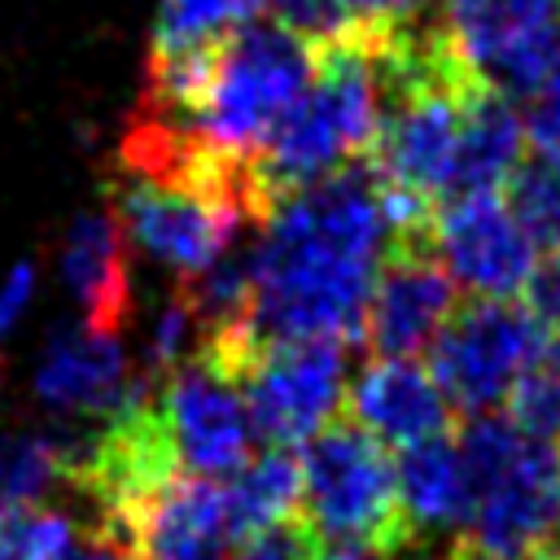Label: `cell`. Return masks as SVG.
I'll return each mask as SVG.
<instances>
[{"label": "cell", "instance_id": "1", "mask_svg": "<svg viewBox=\"0 0 560 560\" xmlns=\"http://www.w3.org/2000/svg\"><path fill=\"white\" fill-rule=\"evenodd\" d=\"M394 236L381 179L363 158L284 192L254 236L245 311L254 350L298 337L363 341L368 293Z\"/></svg>", "mask_w": 560, "mask_h": 560}, {"label": "cell", "instance_id": "2", "mask_svg": "<svg viewBox=\"0 0 560 560\" xmlns=\"http://www.w3.org/2000/svg\"><path fill=\"white\" fill-rule=\"evenodd\" d=\"M381 114H385V83H381L376 39L359 35L319 48L311 83L280 114L267 140L249 153V179L262 219L284 192L368 158Z\"/></svg>", "mask_w": 560, "mask_h": 560}, {"label": "cell", "instance_id": "3", "mask_svg": "<svg viewBox=\"0 0 560 560\" xmlns=\"http://www.w3.org/2000/svg\"><path fill=\"white\" fill-rule=\"evenodd\" d=\"M472 508L459 542L486 556H525L560 542V451L512 416L477 411L455 433Z\"/></svg>", "mask_w": 560, "mask_h": 560}, {"label": "cell", "instance_id": "4", "mask_svg": "<svg viewBox=\"0 0 560 560\" xmlns=\"http://www.w3.org/2000/svg\"><path fill=\"white\" fill-rule=\"evenodd\" d=\"M315 57L319 48L276 26L271 18L241 22L236 31L219 35L210 83L188 127L206 144L232 158H249L267 140V131L280 122V114L311 83Z\"/></svg>", "mask_w": 560, "mask_h": 560}, {"label": "cell", "instance_id": "5", "mask_svg": "<svg viewBox=\"0 0 560 560\" xmlns=\"http://www.w3.org/2000/svg\"><path fill=\"white\" fill-rule=\"evenodd\" d=\"M298 459L302 521L319 534V542H359L389 556L416 538L398 508L389 446L350 416H332L311 442H302Z\"/></svg>", "mask_w": 560, "mask_h": 560}, {"label": "cell", "instance_id": "6", "mask_svg": "<svg viewBox=\"0 0 560 560\" xmlns=\"http://www.w3.org/2000/svg\"><path fill=\"white\" fill-rule=\"evenodd\" d=\"M114 219L131 245L153 254L158 262L192 276L210 267L245 228H258L254 206L228 188H201L179 179H149L118 171L109 184Z\"/></svg>", "mask_w": 560, "mask_h": 560}, {"label": "cell", "instance_id": "7", "mask_svg": "<svg viewBox=\"0 0 560 560\" xmlns=\"http://www.w3.org/2000/svg\"><path fill=\"white\" fill-rule=\"evenodd\" d=\"M542 324L525 302L512 298H472L455 302L451 319L429 341V372L446 389L455 411H494L521 372L542 350Z\"/></svg>", "mask_w": 560, "mask_h": 560}, {"label": "cell", "instance_id": "8", "mask_svg": "<svg viewBox=\"0 0 560 560\" xmlns=\"http://www.w3.org/2000/svg\"><path fill=\"white\" fill-rule=\"evenodd\" d=\"M438 35L464 79L521 101L560 52V0H442Z\"/></svg>", "mask_w": 560, "mask_h": 560}, {"label": "cell", "instance_id": "9", "mask_svg": "<svg viewBox=\"0 0 560 560\" xmlns=\"http://www.w3.org/2000/svg\"><path fill=\"white\" fill-rule=\"evenodd\" d=\"M346 341L298 337L258 346L241 368V394L254 438L298 451L346 407Z\"/></svg>", "mask_w": 560, "mask_h": 560}, {"label": "cell", "instance_id": "10", "mask_svg": "<svg viewBox=\"0 0 560 560\" xmlns=\"http://www.w3.org/2000/svg\"><path fill=\"white\" fill-rule=\"evenodd\" d=\"M149 381L184 472L232 477L254 455V424L241 381H232L197 354L179 359L171 372Z\"/></svg>", "mask_w": 560, "mask_h": 560}, {"label": "cell", "instance_id": "11", "mask_svg": "<svg viewBox=\"0 0 560 560\" xmlns=\"http://www.w3.org/2000/svg\"><path fill=\"white\" fill-rule=\"evenodd\" d=\"M424 241L446 267V276L472 298H516L538 262V245L516 223L499 192L446 197L429 223Z\"/></svg>", "mask_w": 560, "mask_h": 560}, {"label": "cell", "instance_id": "12", "mask_svg": "<svg viewBox=\"0 0 560 560\" xmlns=\"http://www.w3.org/2000/svg\"><path fill=\"white\" fill-rule=\"evenodd\" d=\"M455 311V280L424 236H394L381 258L363 311V346L372 354H420Z\"/></svg>", "mask_w": 560, "mask_h": 560}, {"label": "cell", "instance_id": "13", "mask_svg": "<svg viewBox=\"0 0 560 560\" xmlns=\"http://www.w3.org/2000/svg\"><path fill=\"white\" fill-rule=\"evenodd\" d=\"M359 429H368L385 446H411L420 438L451 429V398L429 372V363L411 354H372L359 376L346 385L341 407Z\"/></svg>", "mask_w": 560, "mask_h": 560}, {"label": "cell", "instance_id": "14", "mask_svg": "<svg viewBox=\"0 0 560 560\" xmlns=\"http://www.w3.org/2000/svg\"><path fill=\"white\" fill-rule=\"evenodd\" d=\"M127 538L140 560H228L232 534L223 481L179 472L127 521Z\"/></svg>", "mask_w": 560, "mask_h": 560}, {"label": "cell", "instance_id": "15", "mask_svg": "<svg viewBox=\"0 0 560 560\" xmlns=\"http://www.w3.org/2000/svg\"><path fill=\"white\" fill-rule=\"evenodd\" d=\"M127 376V354L118 346V332H96V328H66L48 354L39 359L35 389L48 407L57 411H96L109 416L122 407L131 394Z\"/></svg>", "mask_w": 560, "mask_h": 560}, {"label": "cell", "instance_id": "16", "mask_svg": "<svg viewBox=\"0 0 560 560\" xmlns=\"http://www.w3.org/2000/svg\"><path fill=\"white\" fill-rule=\"evenodd\" d=\"M127 236L114 214H83L74 219L61 245V276L74 293L83 324L96 332H122L131 315V267H127Z\"/></svg>", "mask_w": 560, "mask_h": 560}, {"label": "cell", "instance_id": "17", "mask_svg": "<svg viewBox=\"0 0 560 560\" xmlns=\"http://www.w3.org/2000/svg\"><path fill=\"white\" fill-rule=\"evenodd\" d=\"M394 486H398L402 521L416 538H442V534L455 538L464 529L472 490L451 433H433L402 446L394 459Z\"/></svg>", "mask_w": 560, "mask_h": 560}, {"label": "cell", "instance_id": "18", "mask_svg": "<svg viewBox=\"0 0 560 560\" xmlns=\"http://www.w3.org/2000/svg\"><path fill=\"white\" fill-rule=\"evenodd\" d=\"M525 158V122L521 105L494 88L472 83L464 96V122H459V149L451 171V192H503L512 166Z\"/></svg>", "mask_w": 560, "mask_h": 560}, {"label": "cell", "instance_id": "19", "mask_svg": "<svg viewBox=\"0 0 560 560\" xmlns=\"http://www.w3.org/2000/svg\"><path fill=\"white\" fill-rule=\"evenodd\" d=\"M223 512L232 542L280 525L302 512V459L289 446H267L262 455H249L228 481H223Z\"/></svg>", "mask_w": 560, "mask_h": 560}, {"label": "cell", "instance_id": "20", "mask_svg": "<svg viewBox=\"0 0 560 560\" xmlns=\"http://www.w3.org/2000/svg\"><path fill=\"white\" fill-rule=\"evenodd\" d=\"M503 201L538 249H560V153H525L503 184Z\"/></svg>", "mask_w": 560, "mask_h": 560}, {"label": "cell", "instance_id": "21", "mask_svg": "<svg viewBox=\"0 0 560 560\" xmlns=\"http://www.w3.org/2000/svg\"><path fill=\"white\" fill-rule=\"evenodd\" d=\"M61 481H66V446H57L52 438L26 433L0 442V512L39 503Z\"/></svg>", "mask_w": 560, "mask_h": 560}, {"label": "cell", "instance_id": "22", "mask_svg": "<svg viewBox=\"0 0 560 560\" xmlns=\"http://www.w3.org/2000/svg\"><path fill=\"white\" fill-rule=\"evenodd\" d=\"M503 402H508V416L529 438L560 442V332L542 341V350L534 354V363L521 372V381Z\"/></svg>", "mask_w": 560, "mask_h": 560}, {"label": "cell", "instance_id": "23", "mask_svg": "<svg viewBox=\"0 0 560 560\" xmlns=\"http://www.w3.org/2000/svg\"><path fill=\"white\" fill-rule=\"evenodd\" d=\"M262 4L258 0H158L153 44H197L219 39L249 22Z\"/></svg>", "mask_w": 560, "mask_h": 560}, {"label": "cell", "instance_id": "24", "mask_svg": "<svg viewBox=\"0 0 560 560\" xmlns=\"http://www.w3.org/2000/svg\"><path fill=\"white\" fill-rule=\"evenodd\" d=\"M258 4L276 26L293 31L311 48H332V44L368 35L354 0H258Z\"/></svg>", "mask_w": 560, "mask_h": 560}, {"label": "cell", "instance_id": "25", "mask_svg": "<svg viewBox=\"0 0 560 560\" xmlns=\"http://www.w3.org/2000/svg\"><path fill=\"white\" fill-rule=\"evenodd\" d=\"M319 551H324L319 534L298 512V516H289L280 525H267V529L241 538V547L228 560H319Z\"/></svg>", "mask_w": 560, "mask_h": 560}, {"label": "cell", "instance_id": "26", "mask_svg": "<svg viewBox=\"0 0 560 560\" xmlns=\"http://www.w3.org/2000/svg\"><path fill=\"white\" fill-rule=\"evenodd\" d=\"M521 122H525V140L534 149L560 153V52L547 66V74L521 96Z\"/></svg>", "mask_w": 560, "mask_h": 560}, {"label": "cell", "instance_id": "27", "mask_svg": "<svg viewBox=\"0 0 560 560\" xmlns=\"http://www.w3.org/2000/svg\"><path fill=\"white\" fill-rule=\"evenodd\" d=\"M354 9L372 39H394V35L429 26L433 0H354Z\"/></svg>", "mask_w": 560, "mask_h": 560}, {"label": "cell", "instance_id": "28", "mask_svg": "<svg viewBox=\"0 0 560 560\" xmlns=\"http://www.w3.org/2000/svg\"><path fill=\"white\" fill-rule=\"evenodd\" d=\"M525 306L534 311V319L542 328L560 332V249H547V258L534 262V271L525 280Z\"/></svg>", "mask_w": 560, "mask_h": 560}, {"label": "cell", "instance_id": "29", "mask_svg": "<svg viewBox=\"0 0 560 560\" xmlns=\"http://www.w3.org/2000/svg\"><path fill=\"white\" fill-rule=\"evenodd\" d=\"M66 560H140V556H136V547H131V538L122 529H114V525H88L74 538V547H70Z\"/></svg>", "mask_w": 560, "mask_h": 560}, {"label": "cell", "instance_id": "30", "mask_svg": "<svg viewBox=\"0 0 560 560\" xmlns=\"http://www.w3.org/2000/svg\"><path fill=\"white\" fill-rule=\"evenodd\" d=\"M31 293H35V267H31V262H18V267L0 280V337L18 324V315L26 311Z\"/></svg>", "mask_w": 560, "mask_h": 560}, {"label": "cell", "instance_id": "31", "mask_svg": "<svg viewBox=\"0 0 560 560\" xmlns=\"http://www.w3.org/2000/svg\"><path fill=\"white\" fill-rule=\"evenodd\" d=\"M446 560H560V542H547V547L525 551V556H486V551H477V547L451 538V542H446Z\"/></svg>", "mask_w": 560, "mask_h": 560}, {"label": "cell", "instance_id": "32", "mask_svg": "<svg viewBox=\"0 0 560 560\" xmlns=\"http://www.w3.org/2000/svg\"><path fill=\"white\" fill-rule=\"evenodd\" d=\"M381 560H446V551L433 547V538H411V542H402L398 551H389Z\"/></svg>", "mask_w": 560, "mask_h": 560}, {"label": "cell", "instance_id": "33", "mask_svg": "<svg viewBox=\"0 0 560 560\" xmlns=\"http://www.w3.org/2000/svg\"><path fill=\"white\" fill-rule=\"evenodd\" d=\"M319 560H381L372 547H359V542H324Z\"/></svg>", "mask_w": 560, "mask_h": 560}]
</instances>
